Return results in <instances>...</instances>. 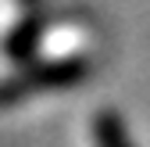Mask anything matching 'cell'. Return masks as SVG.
I'll return each mask as SVG.
<instances>
[{"label": "cell", "mask_w": 150, "mask_h": 147, "mask_svg": "<svg viewBox=\"0 0 150 147\" xmlns=\"http://www.w3.org/2000/svg\"><path fill=\"white\" fill-rule=\"evenodd\" d=\"M93 140L97 147H132V136L115 111H100L93 118Z\"/></svg>", "instance_id": "2"}, {"label": "cell", "mask_w": 150, "mask_h": 147, "mask_svg": "<svg viewBox=\"0 0 150 147\" xmlns=\"http://www.w3.org/2000/svg\"><path fill=\"white\" fill-rule=\"evenodd\" d=\"M89 72L86 61H50V65H40L25 72L18 79H7L0 83V104H18L32 93H43V90H57V86H71L79 83L82 76Z\"/></svg>", "instance_id": "1"}]
</instances>
